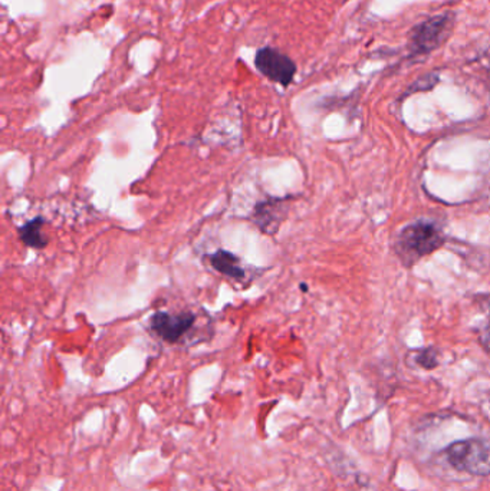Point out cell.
Masks as SVG:
<instances>
[{"label": "cell", "instance_id": "cell-1", "mask_svg": "<svg viewBox=\"0 0 490 491\" xmlns=\"http://www.w3.org/2000/svg\"><path fill=\"white\" fill-rule=\"evenodd\" d=\"M444 233L434 221L417 220L405 226L397 236L396 250L405 267H412L423 257L441 249Z\"/></svg>", "mask_w": 490, "mask_h": 491}, {"label": "cell", "instance_id": "cell-2", "mask_svg": "<svg viewBox=\"0 0 490 491\" xmlns=\"http://www.w3.org/2000/svg\"><path fill=\"white\" fill-rule=\"evenodd\" d=\"M444 454L456 470L479 478L490 474V444L484 440L469 438L453 442L449 445Z\"/></svg>", "mask_w": 490, "mask_h": 491}, {"label": "cell", "instance_id": "cell-3", "mask_svg": "<svg viewBox=\"0 0 490 491\" xmlns=\"http://www.w3.org/2000/svg\"><path fill=\"white\" fill-rule=\"evenodd\" d=\"M254 62L259 74L282 86H290L297 76V64L275 48L263 47L256 50Z\"/></svg>", "mask_w": 490, "mask_h": 491}, {"label": "cell", "instance_id": "cell-4", "mask_svg": "<svg viewBox=\"0 0 490 491\" xmlns=\"http://www.w3.org/2000/svg\"><path fill=\"white\" fill-rule=\"evenodd\" d=\"M451 23H453L451 14L446 13L427 19L426 22L417 25V28L413 31L412 40H410L413 54L426 55L441 47L446 40V35L450 32Z\"/></svg>", "mask_w": 490, "mask_h": 491}, {"label": "cell", "instance_id": "cell-5", "mask_svg": "<svg viewBox=\"0 0 490 491\" xmlns=\"http://www.w3.org/2000/svg\"><path fill=\"white\" fill-rule=\"evenodd\" d=\"M194 322L196 315L192 312L172 314L167 310H157L151 315L148 325L150 331L157 335L158 338L168 344H177L193 329Z\"/></svg>", "mask_w": 490, "mask_h": 491}, {"label": "cell", "instance_id": "cell-6", "mask_svg": "<svg viewBox=\"0 0 490 491\" xmlns=\"http://www.w3.org/2000/svg\"><path fill=\"white\" fill-rule=\"evenodd\" d=\"M287 201L283 199L263 200L254 206V225L261 228L266 235H275L282 223L283 216L287 211L285 207Z\"/></svg>", "mask_w": 490, "mask_h": 491}, {"label": "cell", "instance_id": "cell-7", "mask_svg": "<svg viewBox=\"0 0 490 491\" xmlns=\"http://www.w3.org/2000/svg\"><path fill=\"white\" fill-rule=\"evenodd\" d=\"M208 262L211 269H215L218 274H222L230 281H242L246 278V269L242 263V259L227 250H216L208 254Z\"/></svg>", "mask_w": 490, "mask_h": 491}, {"label": "cell", "instance_id": "cell-8", "mask_svg": "<svg viewBox=\"0 0 490 491\" xmlns=\"http://www.w3.org/2000/svg\"><path fill=\"white\" fill-rule=\"evenodd\" d=\"M45 226V219L38 218L31 219L28 223L19 228V237H21L23 245L32 249H45L48 245V239L42 235V228Z\"/></svg>", "mask_w": 490, "mask_h": 491}, {"label": "cell", "instance_id": "cell-9", "mask_svg": "<svg viewBox=\"0 0 490 491\" xmlns=\"http://www.w3.org/2000/svg\"><path fill=\"white\" fill-rule=\"evenodd\" d=\"M417 363L426 370H433L437 367L436 353L434 351H422L417 356Z\"/></svg>", "mask_w": 490, "mask_h": 491}]
</instances>
